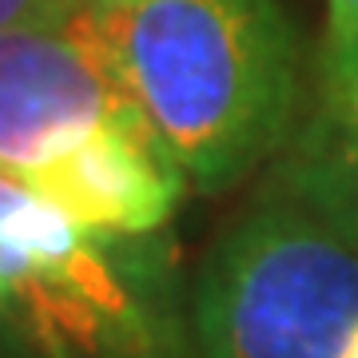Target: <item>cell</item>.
I'll list each match as a JSON object with an SVG mask.
<instances>
[{"instance_id":"cell-1","label":"cell","mask_w":358,"mask_h":358,"mask_svg":"<svg viewBox=\"0 0 358 358\" xmlns=\"http://www.w3.org/2000/svg\"><path fill=\"white\" fill-rule=\"evenodd\" d=\"M203 358H343L358 334V143L327 120L211 251L195 294Z\"/></svg>"},{"instance_id":"cell-2","label":"cell","mask_w":358,"mask_h":358,"mask_svg":"<svg viewBox=\"0 0 358 358\" xmlns=\"http://www.w3.org/2000/svg\"><path fill=\"white\" fill-rule=\"evenodd\" d=\"M115 68L199 192L279 152L303 103V44L279 0H131L100 8Z\"/></svg>"},{"instance_id":"cell-3","label":"cell","mask_w":358,"mask_h":358,"mask_svg":"<svg viewBox=\"0 0 358 358\" xmlns=\"http://www.w3.org/2000/svg\"><path fill=\"white\" fill-rule=\"evenodd\" d=\"M136 112L100 4L68 24L0 36V176L24 183L100 128Z\"/></svg>"},{"instance_id":"cell-4","label":"cell","mask_w":358,"mask_h":358,"mask_svg":"<svg viewBox=\"0 0 358 358\" xmlns=\"http://www.w3.org/2000/svg\"><path fill=\"white\" fill-rule=\"evenodd\" d=\"M183 183V167L143 112L100 128L80 148L24 179L32 195L96 235L155 231L176 211Z\"/></svg>"},{"instance_id":"cell-5","label":"cell","mask_w":358,"mask_h":358,"mask_svg":"<svg viewBox=\"0 0 358 358\" xmlns=\"http://www.w3.org/2000/svg\"><path fill=\"white\" fill-rule=\"evenodd\" d=\"M358 84V0H327V40H322V92L338 103Z\"/></svg>"},{"instance_id":"cell-6","label":"cell","mask_w":358,"mask_h":358,"mask_svg":"<svg viewBox=\"0 0 358 358\" xmlns=\"http://www.w3.org/2000/svg\"><path fill=\"white\" fill-rule=\"evenodd\" d=\"M96 4L100 0H0V36L4 32H24V28L68 24Z\"/></svg>"},{"instance_id":"cell-7","label":"cell","mask_w":358,"mask_h":358,"mask_svg":"<svg viewBox=\"0 0 358 358\" xmlns=\"http://www.w3.org/2000/svg\"><path fill=\"white\" fill-rule=\"evenodd\" d=\"M327 108H331V103H327ZM334 112L346 115V124H350V131H355V143H358V84L350 88V96H346V100L334 108Z\"/></svg>"},{"instance_id":"cell-8","label":"cell","mask_w":358,"mask_h":358,"mask_svg":"<svg viewBox=\"0 0 358 358\" xmlns=\"http://www.w3.org/2000/svg\"><path fill=\"white\" fill-rule=\"evenodd\" d=\"M343 358H358V334H355V343L346 346V355H343Z\"/></svg>"},{"instance_id":"cell-9","label":"cell","mask_w":358,"mask_h":358,"mask_svg":"<svg viewBox=\"0 0 358 358\" xmlns=\"http://www.w3.org/2000/svg\"><path fill=\"white\" fill-rule=\"evenodd\" d=\"M112 4H131V0H100V8H112Z\"/></svg>"}]
</instances>
